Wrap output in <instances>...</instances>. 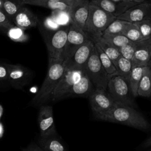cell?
Here are the masks:
<instances>
[{
    "mask_svg": "<svg viewBox=\"0 0 151 151\" xmlns=\"http://www.w3.org/2000/svg\"><path fill=\"white\" fill-rule=\"evenodd\" d=\"M95 118L99 120L123 124L145 132L151 129V124L149 121L136 108L118 102H116L108 112Z\"/></svg>",
    "mask_w": 151,
    "mask_h": 151,
    "instance_id": "6da1fadb",
    "label": "cell"
},
{
    "mask_svg": "<svg viewBox=\"0 0 151 151\" xmlns=\"http://www.w3.org/2000/svg\"><path fill=\"white\" fill-rule=\"evenodd\" d=\"M65 71L63 60L49 62L44 80L38 91L31 100L30 104L34 107H40L51 101L53 92Z\"/></svg>",
    "mask_w": 151,
    "mask_h": 151,
    "instance_id": "7a4b0ae2",
    "label": "cell"
},
{
    "mask_svg": "<svg viewBox=\"0 0 151 151\" xmlns=\"http://www.w3.org/2000/svg\"><path fill=\"white\" fill-rule=\"evenodd\" d=\"M115 18L113 15L104 11L90 1L88 16L84 32L91 40L101 37Z\"/></svg>",
    "mask_w": 151,
    "mask_h": 151,
    "instance_id": "3957f363",
    "label": "cell"
},
{
    "mask_svg": "<svg viewBox=\"0 0 151 151\" xmlns=\"http://www.w3.org/2000/svg\"><path fill=\"white\" fill-rule=\"evenodd\" d=\"M107 91L116 101L136 108V103L133 96L129 79L120 76L109 78Z\"/></svg>",
    "mask_w": 151,
    "mask_h": 151,
    "instance_id": "277c9868",
    "label": "cell"
},
{
    "mask_svg": "<svg viewBox=\"0 0 151 151\" xmlns=\"http://www.w3.org/2000/svg\"><path fill=\"white\" fill-rule=\"evenodd\" d=\"M70 25H62L57 29L52 31L45 39L47 48L48 63L63 60Z\"/></svg>",
    "mask_w": 151,
    "mask_h": 151,
    "instance_id": "5b68a950",
    "label": "cell"
},
{
    "mask_svg": "<svg viewBox=\"0 0 151 151\" xmlns=\"http://www.w3.org/2000/svg\"><path fill=\"white\" fill-rule=\"evenodd\" d=\"M84 71L96 88L107 90L109 78L99 60L95 47Z\"/></svg>",
    "mask_w": 151,
    "mask_h": 151,
    "instance_id": "8992f818",
    "label": "cell"
},
{
    "mask_svg": "<svg viewBox=\"0 0 151 151\" xmlns=\"http://www.w3.org/2000/svg\"><path fill=\"white\" fill-rule=\"evenodd\" d=\"M94 48V43L89 39L68 59L64 61L65 69L84 71Z\"/></svg>",
    "mask_w": 151,
    "mask_h": 151,
    "instance_id": "52a82bcc",
    "label": "cell"
},
{
    "mask_svg": "<svg viewBox=\"0 0 151 151\" xmlns=\"http://www.w3.org/2000/svg\"><path fill=\"white\" fill-rule=\"evenodd\" d=\"M89 39L88 35L73 22L70 25L63 60L70 58L73 54Z\"/></svg>",
    "mask_w": 151,
    "mask_h": 151,
    "instance_id": "ba28073f",
    "label": "cell"
},
{
    "mask_svg": "<svg viewBox=\"0 0 151 151\" xmlns=\"http://www.w3.org/2000/svg\"><path fill=\"white\" fill-rule=\"evenodd\" d=\"M88 99L95 117L108 112L116 103L107 90L100 88H96Z\"/></svg>",
    "mask_w": 151,
    "mask_h": 151,
    "instance_id": "9c48e42d",
    "label": "cell"
},
{
    "mask_svg": "<svg viewBox=\"0 0 151 151\" xmlns=\"http://www.w3.org/2000/svg\"><path fill=\"white\" fill-rule=\"evenodd\" d=\"M83 71L65 69L64 74L55 88L51 101L57 102L67 99L74 84L81 77Z\"/></svg>",
    "mask_w": 151,
    "mask_h": 151,
    "instance_id": "30bf717a",
    "label": "cell"
},
{
    "mask_svg": "<svg viewBox=\"0 0 151 151\" xmlns=\"http://www.w3.org/2000/svg\"><path fill=\"white\" fill-rule=\"evenodd\" d=\"M38 125L41 137H45L57 134L54 123L53 109L50 105L44 104L39 107Z\"/></svg>",
    "mask_w": 151,
    "mask_h": 151,
    "instance_id": "8fae6325",
    "label": "cell"
},
{
    "mask_svg": "<svg viewBox=\"0 0 151 151\" xmlns=\"http://www.w3.org/2000/svg\"><path fill=\"white\" fill-rule=\"evenodd\" d=\"M115 18L131 23L151 20V2L145 1L135 5Z\"/></svg>",
    "mask_w": 151,
    "mask_h": 151,
    "instance_id": "7c38bea8",
    "label": "cell"
},
{
    "mask_svg": "<svg viewBox=\"0 0 151 151\" xmlns=\"http://www.w3.org/2000/svg\"><path fill=\"white\" fill-rule=\"evenodd\" d=\"M151 57V38L136 42V48L132 60V67L149 66Z\"/></svg>",
    "mask_w": 151,
    "mask_h": 151,
    "instance_id": "4fadbf2b",
    "label": "cell"
},
{
    "mask_svg": "<svg viewBox=\"0 0 151 151\" xmlns=\"http://www.w3.org/2000/svg\"><path fill=\"white\" fill-rule=\"evenodd\" d=\"M96 87L83 71L81 77L74 84L70 93L67 96V98L84 97L88 98L95 90Z\"/></svg>",
    "mask_w": 151,
    "mask_h": 151,
    "instance_id": "5bb4252c",
    "label": "cell"
},
{
    "mask_svg": "<svg viewBox=\"0 0 151 151\" xmlns=\"http://www.w3.org/2000/svg\"><path fill=\"white\" fill-rule=\"evenodd\" d=\"M89 3L90 1L88 0H85L71 8L69 12L71 22L84 31L88 16Z\"/></svg>",
    "mask_w": 151,
    "mask_h": 151,
    "instance_id": "9a60e30c",
    "label": "cell"
},
{
    "mask_svg": "<svg viewBox=\"0 0 151 151\" xmlns=\"http://www.w3.org/2000/svg\"><path fill=\"white\" fill-rule=\"evenodd\" d=\"M9 75L8 80L12 86L15 88H21L28 79V70L27 68L19 64H7Z\"/></svg>",
    "mask_w": 151,
    "mask_h": 151,
    "instance_id": "2e32d148",
    "label": "cell"
},
{
    "mask_svg": "<svg viewBox=\"0 0 151 151\" xmlns=\"http://www.w3.org/2000/svg\"><path fill=\"white\" fill-rule=\"evenodd\" d=\"M90 2L104 11L113 15L115 17L122 14L132 6L137 5L127 1L120 4L114 3L110 0H96Z\"/></svg>",
    "mask_w": 151,
    "mask_h": 151,
    "instance_id": "e0dca14e",
    "label": "cell"
},
{
    "mask_svg": "<svg viewBox=\"0 0 151 151\" xmlns=\"http://www.w3.org/2000/svg\"><path fill=\"white\" fill-rule=\"evenodd\" d=\"M13 21L16 26L25 30L35 27L38 24V18L27 8L24 6L15 15Z\"/></svg>",
    "mask_w": 151,
    "mask_h": 151,
    "instance_id": "ac0fdd59",
    "label": "cell"
},
{
    "mask_svg": "<svg viewBox=\"0 0 151 151\" xmlns=\"http://www.w3.org/2000/svg\"><path fill=\"white\" fill-rule=\"evenodd\" d=\"M38 145L44 151H68L61 137L55 134L45 137H40Z\"/></svg>",
    "mask_w": 151,
    "mask_h": 151,
    "instance_id": "d6986e66",
    "label": "cell"
},
{
    "mask_svg": "<svg viewBox=\"0 0 151 151\" xmlns=\"http://www.w3.org/2000/svg\"><path fill=\"white\" fill-rule=\"evenodd\" d=\"M91 40L99 45L103 51L110 58L113 64H115L119 58L121 56L119 49L106 41L101 36L94 38Z\"/></svg>",
    "mask_w": 151,
    "mask_h": 151,
    "instance_id": "ffe728a7",
    "label": "cell"
},
{
    "mask_svg": "<svg viewBox=\"0 0 151 151\" xmlns=\"http://www.w3.org/2000/svg\"><path fill=\"white\" fill-rule=\"evenodd\" d=\"M25 4L38 6L53 11H64L70 12L71 8L69 6L54 0H24Z\"/></svg>",
    "mask_w": 151,
    "mask_h": 151,
    "instance_id": "44dd1931",
    "label": "cell"
},
{
    "mask_svg": "<svg viewBox=\"0 0 151 151\" xmlns=\"http://www.w3.org/2000/svg\"><path fill=\"white\" fill-rule=\"evenodd\" d=\"M150 75V68L149 66H146L142 78L138 85V96L144 97H150L151 96V85Z\"/></svg>",
    "mask_w": 151,
    "mask_h": 151,
    "instance_id": "7402d4cb",
    "label": "cell"
},
{
    "mask_svg": "<svg viewBox=\"0 0 151 151\" xmlns=\"http://www.w3.org/2000/svg\"><path fill=\"white\" fill-rule=\"evenodd\" d=\"M94 47L97 51L99 60L108 74L109 78L114 76L116 73V68L110 58L103 51L99 45L94 43Z\"/></svg>",
    "mask_w": 151,
    "mask_h": 151,
    "instance_id": "603a6c76",
    "label": "cell"
},
{
    "mask_svg": "<svg viewBox=\"0 0 151 151\" xmlns=\"http://www.w3.org/2000/svg\"><path fill=\"white\" fill-rule=\"evenodd\" d=\"M24 0H4L2 11L11 19L14 18L17 12L24 6Z\"/></svg>",
    "mask_w": 151,
    "mask_h": 151,
    "instance_id": "cb8c5ba5",
    "label": "cell"
},
{
    "mask_svg": "<svg viewBox=\"0 0 151 151\" xmlns=\"http://www.w3.org/2000/svg\"><path fill=\"white\" fill-rule=\"evenodd\" d=\"M114 65L116 68V73L114 76H120L129 79L133 68L132 61L120 56Z\"/></svg>",
    "mask_w": 151,
    "mask_h": 151,
    "instance_id": "d4e9b609",
    "label": "cell"
},
{
    "mask_svg": "<svg viewBox=\"0 0 151 151\" xmlns=\"http://www.w3.org/2000/svg\"><path fill=\"white\" fill-rule=\"evenodd\" d=\"M145 67H137L132 68L129 81L132 90V93L134 97L138 96L137 88L139 83L143 76Z\"/></svg>",
    "mask_w": 151,
    "mask_h": 151,
    "instance_id": "484cf974",
    "label": "cell"
},
{
    "mask_svg": "<svg viewBox=\"0 0 151 151\" xmlns=\"http://www.w3.org/2000/svg\"><path fill=\"white\" fill-rule=\"evenodd\" d=\"M8 38L17 42H25L29 39V36L26 34L25 29L12 25L6 29Z\"/></svg>",
    "mask_w": 151,
    "mask_h": 151,
    "instance_id": "4316f807",
    "label": "cell"
},
{
    "mask_svg": "<svg viewBox=\"0 0 151 151\" xmlns=\"http://www.w3.org/2000/svg\"><path fill=\"white\" fill-rule=\"evenodd\" d=\"M129 24V22L115 18V19L106 29L103 34L123 35L125 29Z\"/></svg>",
    "mask_w": 151,
    "mask_h": 151,
    "instance_id": "83f0119b",
    "label": "cell"
},
{
    "mask_svg": "<svg viewBox=\"0 0 151 151\" xmlns=\"http://www.w3.org/2000/svg\"><path fill=\"white\" fill-rule=\"evenodd\" d=\"M101 37L114 47L119 49L123 45L132 42L124 35L121 34H103Z\"/></svg>",
    "mask_w": 151,
    "mask_h": 151,
    "instance_id": "f1b7e54d",
    "label": "cell"
},
{
    "mask_svg": "<svg viewBox=\"0 0 151 151\" xmlns=\"http://www.w3.org/2000/svg\"><path fill=\"white\" fill-rule=\"evenodd\" d=\"M123 35L132 42H136L143 40L138 28L134 23L130 22L125 29Z\"/></svg>",
    "mask_w": 151,
    "mask_h": 151,
    "instance_id": "f546056e",
    "label": "cell"
},
{
    "mask_svg": "<svg viewBox=\"0 0 151 151\" xmlns=\"http://www.w3.org/2000/svg\"><path fill=\"white\" fill-rule=\"evenodd\" d=\"M52 17L60 26L70 25L71 22L69 12L64 11H54Z\"/></svg>",
    "mask_w": 151,
    "mask_h": 151,
    "instance_id": "4dcf8cb0",
    "label": "cell"
},
{
    "mask_svg": "<svg viewBox=\"0 0 151 151\" xmlns=\"http://www.w3.org/2000/svg\"><path fill=\"white\" fill-rule=\"evenodd\" d=\"M134 24L138 28L143 40L151 38V20H145Z\"/></svg>",
    "mask_w": 151,
    "mask_h": 151,
    "instance_id": "1f68e13d",
    "label": "cell"
},
{
    "mask_svg": "<svg viewBox=\"0 0 151 151\" xmlns=\"http://www.w3.org/2000/svg\"><path fill=\"white\" fill-rule=\"evenodd\" d=\"M136 42H130L120 47L119 50L121 56L132 61L136 50Z\"/></svg>",
    "mask_w": 151,
    "mask_h": 151,
    "instance_id": "d6a6232c",
    "label": "cell"
},
{
    "mask_svg": "<svg viewBox=\"0 0 151 151\" xmlns=\"http://www.w3.org/2000/svg\"><path fill=\"white\" fill-rule=\"evenodd\" d=\"M12 25L13 24L11 23L10 19L5 12L2 10L0 9V27L6 29Z\"/></svg>",
    "mask_w": 151,
    "mask_h": 151,
    "instance_id": "836d02e7",
    "label": "cell"
},
{
    "mask_svg": "<svg viewBox=\"0 0 151 151\" xmlns=\"http://www.w3.org/2000/svg\"><path fill=\"white\" fill-rule=\"evenodd\" d=\"M45 25L47 27L48 29H50L51 31H55L61 27L56 22V21L52 17L47 18L46 19L45 21Z\"/></svg>",
    "mask_w": 151,
    "mask_h": 151,
    "instance_id": "e575fe53",
    "label": "cell"
},
{
    "mask_svg": "<svg viewBox=\"0 0 151 151\" xmlns=\"http://www.w3.org/2000/svg\"><path fill=\"white\" fill-rule=\"evenodd\" d=\"M9 70L7 64L0 63V81L7 80Z\"/></svg>",
    "mask_w": 151,
    "mask_h": 151,
    "instance_id": "d590c367",
    "label": "cell"
},
{
    "mask_svg": "<svg viewBox=\"0 0 151 151\" xmlns=\"http://www.w3.org/2000/svg\"><path fill=\"white\" fill-rule=\"evenodd\" d=\"M54 1L62 2L64 4L69 6L70 7L73 8L74 6L83 2L85 0H54Z\"/></svg>",
    "mask_w": 151,
    "mask_h": 151,
    "instance_id": "8d00e7d4",
    "label": "cell"
},
{
    "mask_svg": "<svg viewBox=\"0 0 151 151\" xmlns=\"http://www.w3.org/2000/svg\"><path fill=\"white\" fill-rule=\"evenodd\" d=\"M22 151H42L41 147L35 143H30L27 147L23 149Z\"/></svg>",
    "mask_w": 151,
    "mask_h": 151,
    "instance_id": "74e56055",
    "label": "cell"
},
{
    "mask_svg": "<svg viewBox=\"0 0 151 151\" xmlns=\"http://www.w3.org/2000/svg\"><path fill=\"white\" fill-rule=\"evenodd\" d=\"M142 148H146L149 147H151V136L147 138L140 146Z\"/></svg>",
    "mask_w": 151,
    "mask_h": 151,
    "instance_id": "f35d334b",
    "label": "cell"
},
{
    "mask_svg": "<svg viewBox=\"0 0 151 151\" xmlns=\"http://www.w3.org/2000/svg\"><path fill=\"white\" fill-rule=\"evenodd\" d=\"M4 133V127L2 123L0 122V139L2 138Z\"/></svg>",
    "mask_w": 151,
    "mask_h": 151,
    "instance_id": "ab89813d",
    "label": "cell"
},
{
    "mask_svg": "<svg viewBox=\"0 0 151 151\" xmlns=\"http://www.w3.org/2000/svg\"><path fill=\"white\" fill-rule=\"evenodd\" d=\"M126 1H127L128 2H130L134 3L136 4L142 3V2H144L146 1V0H126Z\"/></svg>",
    "mask_w": 151,
    "mask_h": 151,
    "instance_id": "60d3db41",
    "label": "cell"
},
{
    "mask_svg": "<svg viewBox=\"0 0 151 151\" xmlns=\"http://www.w3.org/2000/svg\"><path fill=\"white\" fill-rule=\"evenodd\" d=\"M110 1H113L114 3L118 4H122V3H123V2H124L126 1V0H110Z\"/></svg>",
    "mask_w": 151,
    "mask_h": 151,
    "instance_id": "b9f144b4",
    "label": "cell"
},
{
    "mask_svg": "<svg viewBox=\"0 0 151 151\" xmlns=\"http://www.w3.org/2000/svg\"><path fill=\"white\" fill-rule=\"evenodd\" d=\"M3 112H4V108L2 106V105L0 104V120H1V117L2 116Z\"/></svg>",
    "mask_w": 151,
    "mask_h": 151,
    "instance_id": "7bdbcfd3",
    "label": "cell"
},
{
    "mask_svg": "<svg viewBox=\"0 0 151 151\" xmlns=\"http://www.w3.org/2000/svg\"><path fill=\"white\" fill-rule=\"evenodd\" d=\"M4 0H0V9L2 10L3 8V3H4Z\"/></svg>",
    "mask_w": 151,
    "mask_h": 151,
    "instance_id": "ee69618b",
    "label": "cell"
},
{
    "mask_svg": "<svg viewBox=\"0 0 151 151\" xmlns=\"http://www.w3.org/2000/svg\"><path fill=\"white\" fill-rule=\"evenodd\" d=\"M149 66L150 67H151V57H150V61H149Z\"/></svg>",
    "mask_w": 151,
    "mask_h": 151,
    "instance_id": "f6af8a7d",
    "label": "cell"
},
{
    "mask_svg": "<svg viewBox=\"0 0 151 151\" xmlns=\"http://www.w3.org/2000/svg\"><path fill=\"white\" fill-rule=\"evenodd\" d=\"M150 68V85H151V67Z\"/></svg>",
    "mask_w": 151,
    "mask_h": 151,
    "instance_id": "bcb514c9",
    "label": "cell"
},
{
    "mask_svg": "<svg viewBox=\"0 0 151 151\" xmlns=\"http://www.w3.org/2000/svg\"><path fill=\"white\" fill-rule=\"evenodd\" d=\"M89 1H96V0H88Z\"/></svg>",
    "mask_w": 151,
    "mask_h": 151,
    "instance_id": "7dc6e473",
    "label": "cell"
},
{
    "mask_svg": "<svg viewBox=\"0 0 151 151\" xmlns=\"http://www.w3.org/2000/svg\"><path fill=\"white\" fill-rule=\"evenodd\" d=\"M42 151H44V150H42Z\"/></svg>",
    "mask_w": 151,
    "mask_h": 151,
    "instance_id": "c3c4849f",
    "label": "cell"
}]
</instances>
